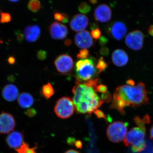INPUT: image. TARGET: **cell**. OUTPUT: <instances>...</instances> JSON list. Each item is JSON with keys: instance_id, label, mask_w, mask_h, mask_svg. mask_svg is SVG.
<instances>
[{"instance_id": "6da1fadb", "label": "cell", "mask_w": 153, "mask_h": 153, "mask_svg": "<svg viewBox=\"0 0 153 153\" xmlns=\"http://www.w3.org/2000/svg\"><path fill=\"white\" fill-rule=\"evenodd\" d=\"M149 102L148 92L143 82H139L136 86L120 85L115 89L110 108L116 109L123 115L127 107L140 106L148 104Z\"/></svg>"}, {"instance_id": "7a4b0ae2", "label": "cell", "mask_w": 153, "mask_h": 153, "mask_svg": "<svg viewBox=\"0 0 153 153\" xmlns=\"http://www.w3.org/2000/svg\"><path fill=\"white\" fill-rule=\"evenodd\" d=\"M72 92L74 94L72 101L78 113L91 114L104 102L93 88L82 83L76 84Z\"/></svg>"}, {"instance_id": "3957f363", "label": "cell", "mask_w": 153, "mask_h": 153, "mask_svg": "<svg viewBox=\"0 0 153 153\" xmlns=\"http://www.w3.org/2000/svg\"><path fill=\"white\" fill-rule=\"evenodd\" d=\"M146 133V126L133 128L126 135L124 143L126 146H130L134 152H142L146 146L145 141Z\"/></svg>"}, {"instance_id": "277c9868", "label": "cell", "mask_w": 153, "mask_h": 153, "mask_svg": "<svg viewBox=\"0 0 153 153\" xmlns=\"http://www.w3.org/2000/svg\"><path fill=\"white\" fill-rule=\"evenodd\" d=\"M96 60L94 57L89 59L78 60L75 63L76 71V84H80L84 81H87L91 79L96 73L95 67Z\"/></svg>"}, {"instance_id": "5b68a950", "label": "cell", "mask_w": 153, "mask_h": 153, "mask_svg": "<svg viewBox=\"0 0 153 153\" xmlns=\"http://www.w3.org/2000/svg\"><path fill=\"white\" fill-rule=\"evenodd\" d=\"M126 123L120 121L114 122L107 129L108 138L111 142L119 143L124 140L127 132Z\"/></svg>"}, {"instance_id": "8992f818", "label": "cell", "mask_w": 153, "mask_h": 153, "mask_svg": "<svg viewBox=\"0 0 153 153\" xmlns=\"http://www.w3.org/2000/svg\"><path fill=\"white\" fill-rule=\"evenodd\" d=\"M74 109V104L71 98L68 97H63L57 100L54 111L58 117L67 119L73 114Z\"/></svg>"}, {"instance_id": "52a82bcc", "label": "cell", "mask_w": 153, "mask_h": 153, "mask_svg": "<svg viewBox=\"0 0 153 153\" xmlns=\"http://www.w3.org/2000/svg\"><path fill=\"white\" fill-rule=\"evenodd\" d=\"M126 45L130 49L138 51L143 48L144 35L141 31L135 30L128 34L125 38Z\"/></svg>"}, {"instance_id": "ba28073f", "label": "cell", "mask_w": 153, "mask_h": 153, "mask_svg": "<svg viewBox=\"0 0 153 153\" xmlns=\"http://www.w3.org/2000/svg\"><path fill=\"white\" fill-rule=\"evenodd\" d=\"M58 71L63 74L71 72L74 66V61L71 56L67 54H62L56 58L54 62Z\"/></svg>"}, {"instance_id": "9c48e42d", "label": "cell", "mask_w": 153, "mask_h": 153, "mask_svg": "<svg viewBox=\"0 0 153 153\" xmlns=\"http://www.w3.org/2000/svg\"><path fill=\"white\" fill-rule=\"evenodd\" d=\"M16 126V120L14 117L8 113L0 114V134H8Z\"/></svg>"}, {"instance_id": "30bf717a", "label": "cell", "mask_w": 153, "mask_h": 153, "mask_svg": "<svg viewBox=\"0 0 153 153\" xmlns=\"http://www.w3.org/2000/svg\"><path fill=\"white\" fill-rule=\"evenodd\" d=\"M107 33L112 38L120 41L126 36L127 29L123 22H114L108 27Z\"/></svg>"}, {"instance_id": "8fae6325", "label": "cell", "mask_w": 153, "mask_h": 153, "mask_svg": "<svg viewBox=\"0 0 153 153\" xmlns=\"http://www.w3.org/2000/svg\"><path fill=\"white\" fill-rule=\"evenodd\" d=\"M74 42L77 47L82 49L90 48L94 44L93 38L87 30L76 33L74 37Z\"/></svg>"}, {"instance_id": "7c38bea8", "label": "cell", "mask_w": 153, "mask_h": 153, "mask_svg": "<svg viewBox=\"0 0 153 153\" xmlns=\"http://www.w3.org/2000/svg\"><path fill=\"white\" fill-rule=\"evenodd\" d=\"M50 36L54 40H63L66 38L68 30L65 25L58 22H54L49 26Z\"/></svg>"}, {"instance_id": "4fadbf2b", "label": "cell", "mask_w": 153, "mask_h": 153, "mask_svg": "<svg viewBox=\"0 0 153 153\" xmlns=\"http://www.w3.org/2000/svg\"><path fill=\"white\" fill-rule=\"evenodd\" d=\"M112 13L107 5L102 4L95 9L94 14V19L97 22L106 23L111 20Z\"/></svg>"}, {"instance_id": "5bb4252c", "label": "cell", "mask_w": 153, "mask_h": 153, "mask_svg": "<svg viewBox=\"0 0 153 153\" xmlns=\"http://www.w3.org/2000/svg\"><path fill=\"white\" fill-rule=\"evenodd\" d=\"M88 24V19L87 16L83 14L74 15L70 22L71 30L75 32H81L87 27Z\"/></svg>"}, {"instance_id": "9a60e30c", "label": "cell", "mask_w": 153, "mask_h": 153, "mask_svg": "<svg viewBox=\"0 0 153 153\" xmlns=\"http://www.w3.org/2000/svg\"><path fill=\"white\" fill-rule=\"evenodd\" d=\"M24 35L28 42L30 43L36 42L41 36V29L38 25H36L27 26L24 30Z\"/></svg>"}, {"instance_id": "2e32d148", "label": "cell", "mask_w": 153, "mask_h": 153, "mask_svg": "<svg viewBox=\"0 0 153 153\" xmlns=\"http://www.w3.org/2000/svg\"><path fill=\"white\" fill-rule=\"evenodd\" d=\"M7 144L10 147L18 149L22 146L24 142V136L21 132L14 131L9 134L6 139Z\"/></svg>"}, {"instance_id": "e0dca14e", "label": "cell", "mask_w": 153, "mask_h": 153, "mask_svg": "<svg viewBox=\"0 0 153 153\" xmlns=\"http://www.w3.org/2000/svg\"><path fill=\"white\" fill-rule=\"evenodd\" d=\"M112 60L115 66L123 67L128 63V56L124 50L121 49H116L112 53Z\"/></svg>"}, {"instance_id": "ac0fdd59", "label": "cell", "mask_w": 153, "mask_h": 153, "mask_svg": "<svg viewBox=\"0 0 153 153\" xmlns=\"http://www.w3.org/2000/svg\"><path fill=\"white\" fill-rule=\"evenodd\" d=\"M3 98L8 102H13L18 98L19 91L18 88L13 84L6 85L2 91Z\"/></svg>"}, {"instance_id": "d6986e66", "label": "cell", "mask_w": 153, "mask_h": 153, "mask_svg": "<svg viewBox=\"0 0 153 153\" xmlns=\"http://www.w3.org/2000/svg\"><path fill=\"white\" fill-rule=\"evenodd\" d=\"M18 103L23 108H27L33 105L34 99L33 96L27 92H23L18 97Z\"/></svg>"}, {"instance_id": "ffe728a7", "label": "cell", "mask_w": 153, "mask_h": 153, "mask_svg": "<svg viewBox=\"0 0 153 153\" xmlns=\"http://www.w3.org/2000/svg\"><path fill=\"white\" fill-rule=\"evenodd\" d=\"M41 95L46 99H49L55 94V91L54 87L50 82H48L42 86L41 91Z\"/></svg>"}, {"instance_id": "44dd1931", "label": "cell", "mask_w": 153, "mask_h": 153, "mask_svg": "<svg viewBox=\"0 0 153 153\" xmlns=\"http://www.w3.org/2000/svg\"><path fill=\"white\" fill-rule=\"evenodd\" d=\"M28 8L33 13H36L40 10L41 3L39 0H30L27 5Z\"/></svg>"}, {"instance_id": "7402d4cb", "label": "cell", "mask_w": 153, "mask_h": 153, "mask_svg": "<svg viewBox=\"0 0 153 153\" xmlns=\"http://www.w3.org/2000/svg\"><path fill=\"white\" fill-rule=\"evenodd\" d=\"M108 67V63L104 60L103 57H101L99 59L97 63L96 68L97 70V75L102 71H105Z\"/></svg>"}, {"instance_id": "603a6c76", "label": "cell", "mask_w": 153, "mask_h": 153, "mask_svg": "<svg viewBox=\"0 0 153 153\" xmlns=\"http://www.w3.org/2000/svg\"><path fill=\"white\" fill-rule=\"evenodd\" d=\"M36 149L37 146L35 148H30L28 143L24 142L22 146L16 151L18 153H37L36 152Z\"/></svg>"}, {"instance_id": "cb8c5ba5", "label": "cell", "mask_w": 153, "mask_h": 153, "mask_svg": "<svg viewBox=\"0 0 153 153\" xmlns=\"http://www.w3.org/2000/svg\"><path fill=\"white\" fill-rule=\"evenodd\" d=\"M134 120L138 126H145L146 124L150 122V117L147 115L144 116L143 119H141L138 116L136 117L134 119Z\"/></svg>"}, {"instance_id": "d4e9b609", "label": "cell", "mask_w": 153, "mask_h": 153, "mask_svg": "<svg viewBox=\"0 0 153 153\" xmlns=\"http://www.w3.org/2000/svg\"><path fill=\"white\" fill-rule=\"evenodd\" d=\"M54 19L56 21L62 22L64 24H67L69 21V18L68 15L64 13H55L54 14Z\"/></svg>"}, {"instance_id": "484cf974", "label": "cell", "mask_w": 153, "mask_h": 153, "mask_svg": "<svg viewBox=\"0 0 153 153\" xmlns=\"http://www.w3.org/2000/svg\"><path fill=\"white\" fill-rule=\"evenodd\" d=\"M91 6L85 2H82L78 7V10L82 14H87L91 10Z\"/></svg>"}, {"instance_id": "4316f807", "label": "cell", "mask_w": 153, "mask_h": 153, "mask_svg": "<svg viewBox=\"0 0 153 153\" xmlns=\"http://www.w3.org/2000/svg\"><path fill=\"white\" fill-rule=\"evenodd\" d=\"M11 20L10 15L8 13L1 12L0 13V22L2 24L9 23Z\"/></svg>"}, {"instance_id": "83f0119b", "label": "cell", "mask_w": 153, "mask_h": 153, "mask_svg": "<svg viewBox=\"0 0 153 153\" xmlns=\"http://www.w3.org/2000/svg\"><path fill=\"white\" fill-rule=\"evenodd\" d=\"M98 81L99 79L96 78V79H91L86 82H83L82 83L88 87L94 88L98 84Z\"/></svg>"}, {"instance_id": "f1b7e54d", "label": "cell", "mask_w": 153, "mask_h": 153, "mask_svg": "<svg viewBox=\"0 0 153 153\" xmlns=\"http://www.w3.org/2000/svg\"><path fill=\"white\" fill-rule=\"evenodd\" d=\"M89 51L87 49H82L79 51V53L76 55V57L80 59H85L88 57Z\"/></svg>"}, {"instance_id": "f546056e", "label": "cell", "mask_w": 153, "mask_h": 153, "mask_svg": "<svg viewBox=\"0 0 153 153\" xmlns=\"http://www.w3.org/2000/svg\"><path fill=\"white\" fill-rule=\"evenodd\" d=\"M102 100L106 103H109L112 100V95L110 92L108 91L106 93L103 94L101 96Z\"/></svg>"}, {"instance_id": "4dcf8cb0", "label": "cell", "mask_w": 153, "mask_h": 153, "mask_svg": "<svg viewBox=\"0 0 153 153\" xmlns=\"http://www.w3.org/2000/svg\"><path fill=\"white\" fill-rule=\"evenodd\" d=\"M94 89L95 92L104 94L106 93L108 90V88L106 85H103V84H100V85H97L94 88Z\"/></svg>"}, {"instance_id": "1f68e13d", "label": "cell", "mask_w": 153, "mask_h": 153, "mask_svg": "<svg viewBox=\"0 0 153 153\" xmlns=\"http://www.w3.org/2000/svg\"><path fill=\"white\" fill-rule=\"evenodd\" d=\"M37 58L40 60H44L47 58V53L43 50H40L37 52Z\"/></svg>"}, {"instance_id": "d6a6232c", "label": "cell", "mask_w": 153, "mask_h": 153, "mask_svg": "<svg viewBox=\"0 0 153 153\" xmlns=\"http://www.w3.org/2000/svg\"><path fill=\"white\" fill-rule=\"evenodd\" d=\"M101 31L99 30V28L95 29V30H92L91 32V35L92 38H94L96 41L97 39H99L100 38V36H101Z\"/></svg>"}, {"instance_id": "836d02e7", "label": "cell", "mask_w": 153, "mask_h": 153, "mask_svg": "<svg viewBox=\"0 0 153 153\" xmlns=\"http://www.w3.org/2000/svg\"><path fill=\"white\" fill-rule=\"evenodd\" d=\"M94 112V114L97 116V118H103L106 120L107 118L106 115H105L104 113L102 112L100 110L97 109Z\"/></svg>"}, {"instance_id": "e575fe53", "label": "cell", "mask_w": 153, "mask_h": 153, "mask_svg": "<svg viewBox=\"0 0 153 153\" xmlns=\"http://www.w3.org/2000/svg\"><path fill=\"white\" fill-rule=\"evenodd\" d=\"M100 55H102V56L107 57V56L109 55V49L107 47H102L101 49H100Z\"/></svg>"}, {"instance_id": "d590c367", "label": "cell", "mask_w": 153, "mask_h": 153, "mask_svg": "<svg viewBox=\"0 0 153 153\" xmlns=\"http://www.w3.org/2000/svg\"><path fill=\"white\" fill-rule=\"evenodd\" d=\"M108 41V40L107 38H106L105 36H102L99 39L98 43L100 46L103 47L107 44Z\"/></svg>"}, {"instance_id": "8d00e7d4", "label": "cell", "mask_w": 153, "mask_h": 153, "mask_svg": "<svg viewBox=\"0 0 153 153\" xmlns=\"http://www.w3.org/2000/svg\"><path fill=\"white\" fill-rule=\"evenodd\" d=\"M36 110L33 108H30V109L27 110V111L25 112V114L30 117H33L34 116L36 115Z\"/></svg>"}, {"instance_id": "74e56055", "label": "cell", "mask_w": 153, "mask_h": 153, "mask_svg": "<svg viewBox=\"0 0 153 153\" xmlns=\"http://www.w3.org/2000/svg\"><path fill=\"white\" fill-rule=\"evenodd\" d=\"M16 35L17 36V40L19 41V42H21L24 40V34L21 33L20 31H17L16 33Z\"/></svg>"}, {"instance_id": "f35d334b", "label": "cell", "mask_w": 153, "mask_h": 153, "mask_svg": "<svg viewBox=\"0 0 153 153\" xmlns=\"http://www.w3.org/2000/svg\"><path fill=\"white\" fill-rule=\"evenodd\" d=\"M74 145L75 147L77 149H82V142L80 140L76 141L74 143Z\"/></svg>"}, {"instance_id": "ab89813d", "label": "cell", "mask_w": 153, "mask_h": 153, "mask_svg": "<svg viewBox=\"0 0 153 153\" xmlns=\"http://www.w3.org/2000/svg\"><path fill=\"white\" fill-rule=\"evenodd\" d=\"M64 44H65V46H67V47H69V46H71L72 44V41L70 39H66L64 41Z\"/></svg>"}, {"instance_id": "60d3db41", "label": "cell", "mask_w": 153, "mask_h": 153, "mask_svg": "<svg viewBox=\"0 0 153 153\" xmlns=\"http://www.w3.org/2000/svg\"><path fill=\"white\" fill-rule=\"evenodd\" d=\"M75 142V139H74V138H68V140H67V142H68V144L69 145H73L74 144Z\"/></svg>"}, {"instance_id": "b9f144b4", "label": "cell", "mask_w": 153, "mask_h": 153, "mask_svg": "<svg viewBox=\"0 0 153 153\" xmlns=\"http://www.w3.org/2000/svg\"><path fill=\"white\" fill-rule=\"evenodd\" d=\"M127 85L131 86H134L135 82L133 79H129L126 81Z\"/></svg>"}, {"instance_id": "7bdbcfd3", "label": "cell", "mask_w": 153, "mask_h": 153, "mask_svg": "<svg viewBox=\"0 0 153 153\" xmlns=\"http://www.w3.org/2000/svg\"><path fill=\"white\" fill-rule=\"evenodd\" d=\"M7 61L10 64H13L16 62V60L13 57H10L8 59Z\"/></svg>"}, {"instance_id": "ee69618b", "label": "cell", "mask_w": 153, "mask_h": 153, "mask_svg": "<svg viewBox=\"0 0 153 153\" xmlns=\"http://www.w3.org/2000/svg\"><path fill=\"white\" fill-rule=\"evenodd\" d=\"M97 28H99V27L98 25H97V24L94 23V24H92L91 25L90 29L91 31L95 30V29H97Z\"/></svg>"}, {"instance_id": "f6af8a7d", "label": "cell", "mask_w": 153, "mask_h": 153, "mask_svg": "<svg viewBox=\"0 0 153 153\" xmlns=\"http://www.w3.org/2000/svg\"><path fill=\"white\" fill-rule=\"evenodd\" d=\"M149 34L151 35V36H153V25H152L149 28V30H148Z\"/></svg>"}, {"instance_id": "bcb514c9", "label": "cell", "mask_w": 153, "mask_h": 153, "mask_svg": "<svg viewBox=\"0 0 153 153\" xmlns=\"http://www.w3.org/2000/svg\"><path fill=\"white\" fill-rule=\"evenodd\" d=\"M65 153H79V152L78 151L70 149L66 151Z\"/></svg>"}, {"instance_id": "7dc6e473", "label": "cell", "mask_w": 153, "mask_h": 153, "mask_svg": "<svg viewBox=\"0 0 153 153\" xmlns=\"http://www.w3.org/2000/svg\"><path fill=\"white\" fill-rule=\"evenodd\" d=\"M150 138L153 140V125L150 129Z\"/></svg>"}, {"instance_id": "c3c4849f", "label": "cell", "mask_w": 153, "mask_h": 153, "mask_svg": "<svg viewBox=\"0 0 153 153\" xmlns=\"http://www.w3.org/2000/svg\"><path fill=\"white\" fill-rule=\"evenodd\" d=\"M91 4H95L97 3V0H89Z\"/></svg>"}, {"instance_id": "681fc988", "label": "cell", "mask_w": 153, "mask_h": 153, "mask_svg": "<svg viewBox=\"0 0 153 153\" xmlns=\"http://www.w3.org/2000/svg\"><path fill=\"white\" fill-rule=\"evenodd\" d=\"M11 2H16L18 1H20V0H9Z\"/></svg>"}]
</instances>
